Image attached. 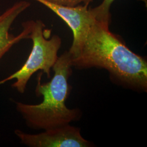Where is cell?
Listing matches in <instances>:
<instances>
[{"instance_id": "cell-1", "label": "cell", "mask_w": 147, "mask_h": 147, "mask_svg": "<svg viewBox=\"0 0 147 147\" xmlns=\"http://www.w3.org/2000/svg\"><path fill=\"white\" fill-rule=\"evenodd\" d=\"M110 24L96 20L90 28L73 67L99 68L115 82L147 92V62L127 47L119 36L111 32Z\"/></svg>"}, {"instance_id": "cell-2", "label": "cell", "mask_w": 147, "mask_h": 147, "mask_svg": "<svg viewBox=\"0 0 147 147\" xmlns=\"http://www.w3.org/2000/svg\"><path fill=\"white\" fill-rule=\"evenodd\" d=\"M72 58L68 51L59 56L52 69L54 75L51 80L42 83V72L38 74L35 92L43 100L39 104H27L14 101L16 110L30 128L34 130H47L69 124L80 119L81 111L70 109L65 101L71 90L69 84L72 74Z\"/></svg>"}, {"instance_id": "cell-3", "label": "cell", "mask_w": 147, "mask_h": 147, "mask_svg": "<svg viewBox=\"0 0 147 147\" xmlns=\"http://www.w3.org/2000/svg\"><path fill=\"white\" fill-rule=\"evenodd\" d=\"M30 33L28 39L32 41V48L25 63L21 68L5 79L0 80V85L13 80L11 85L19 93H24L32 76L42 70L47 78H51V71L58 59V51L62 45V39L58 35L51 37V30L47 29L40 20H30Z\"/></svg>"}, {"instance_id": "cell-4", "label": "cell", "mask_w": 147, "mask_h": 147, "mask_svg": "<svg viewBox=\"0 0 147 147\" xmlns=\"http://www.w3.org/2000/svg\"><path fill=\"white\" fill-rule=\"evenodd\" d=\"M46 6L64 21L73 34V41L68 51L72 58L80 53L91 26L96 21L90 7L81 5L70 7L55 5L44 0H34Z\"/></svg>"}, {"instance_id": "cell-5", "label": "cell", "mask_w": 147, "mask_h": 147, "mask_svg": "<svg viewBox=\"0 0 147 147\" xmlns=\"http://www.w3.org/2000/svg\"><path fill=\"white\" fill-rule=\"evenodd\" d=\"M14 134L22 144L30 147H89L92 144L84 138L80 129L67 124L37 134H30L17 129Z\"/></svg>"}, {"instance_id": "cell-6", "label": "cell", "mask_w": 147, "mask_h": 147, "mask_svg": "<svg viewBox=\"0 0 147 147\" xmlns=\"http://www.w3.org/2000/svg\"><path fill=\"white\" fill-rule=\"evenodd\" d=\"M31 5L27 1L16 2L0 15V61L15 44L28 39L30 33V20L22 23V31L17 36L9 33L12 24L16 18Z\"/></svg>"}, {"instance_id": "cell-7", "label": "cell", "mask_w": 147, "mask_h": 147, "mask_svg": "<svg viewBox=\"0 0 147 147\" xmlns=\"http://www.w3.org/2000/svg\"><path fill=\"white\" fill-rule=\"evenodd\" d=\"M115 0H103L101 4L94 8H90L91 11L96 20L111 24V5ZM147 3V0H141Z\"/></svg>"}, {"instance_id": "cell-8", "label": "cell", "mask_w": 147, "mask_h": 147, "mask_svg": "<svg viewBox=\"0 0 147 147\" xmlns=\"http://www.w3.org/2000/svg\"><path fill=\"white\" fill-rule=\"evenodd\" d=\"M57 5L74 7L81 5H88L93 1V0H44Z\"/></svg>"}]
</instances>
